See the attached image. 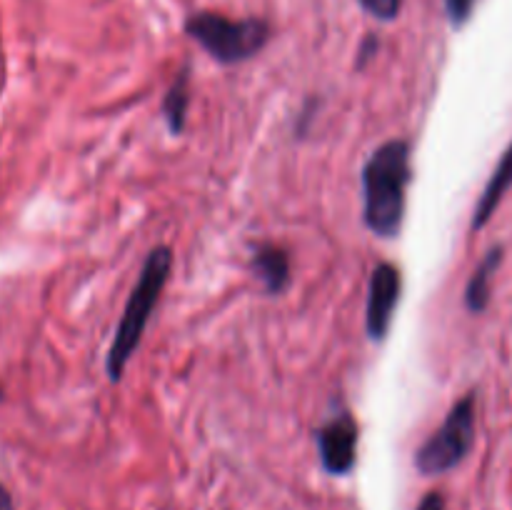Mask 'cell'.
Segmentation results:
<instances>
[{"label": "cell", "mask_w": 512, "mask_h": 510, "mask_svg": "<svg viewBox=\"0 0 512 510\" xmlns=\"http://www.w3.org/2000/svg\"><path fill=\"white\" fill-rule=\"evenodd\" d=\"M510 188H512V143L503 153L500 163L495 165L493 175H490L488 185H485L483 195H480L478 205H475L473 223H470V230H473V233L490 223V218H493L495 210H498V205L503 203V198L508 195Z\"/></svg>", "instance_id": "cell-7"}, {"label": "cell", "mask_w": 512, "mask_h": 510, "mask_svg": "<svg viewBox=\"0 0 512 510\" xmlns=\"http://www.w3.org/2000/svg\"><path fill=\"white\" fill-rule=\"evenodd\" d=\"M188 105H190V78H188V70H180L178 78L173 80V85H170L168 93H165L163 105H160L165 123H168L170 133L173 135L183 133Z\"/></svg>", "instance_id": "cell-10"}, {"label": "cell", "mask_w": 512, "mask_h": 510, "mask_svg": "<svg viewBox=\"0 0 512 510\" xmlns=\"http://www.w3.org/2000/svg\"><path fill=\"white\" fill-rule=\"evenodd\" d=\"M400 288L403 278L393 263H380L373 270L368 290V310H365V328H368L370 340L380 343L388 335L390 323H393L395 305L400 300Z\"/></svg>", "instance_id": "cell-6"}, {"label": "cell", "mask_w": 512, "mask_h": 510, "mask_svg": "<svg viewBox=\"0 0 512 510\" xmlns=\"http://www.w3.org/2000/svg\"><path fill=\"white\" fill-rule=\"evenodd\" d=\"M253 273L270 295H280L290 283V258L280 245L260 243L253 250Z\"/></svg>", "instance_id": "cell-8"}, {"label": "cell", "mask_w": 512, "mask_h": 510, "mask_svg": "<svg viewBox=\"0 0 512 510\" xmlns=\"http://www.w3.org/2000/svg\"><path fill=\"white\" fill-rule=\"evenodd\" d=\"M410 180L408 140L393 138L373 150L363 168V220L378 238L400 235Z\"/></svg>", "instance_id": "cell-1"}, {"label": "cell", "mask_w": 512, "mask_h": 510, "mask_svg": "<svg viewBox=\"0 0 512 510\" xmlns=\"http://www.w3.org/2000/svg\"><path fill=\"white\" fill-rule=\"evenodd\" d=\"M365 13H370L378 20H395L400 13V5L403 0H360Z\"/></svg>", "instance_id": "cell-11"}, {"label": "cell", "mask_w": 512, "mask_h": 510, "mask_svg": "<svg viewBox=\"0 0 512 510\" xmlns=\"http://www.w3.org/2000/svg\"><path fill=\"white\" fill-rule=\"evenodd\" d=\"M375 50H378V40L375 38H368L363 43V48H360V58H358V68H363L365 65V60H370L373 58V53Z\"/></svg>", "instance_id": "cell-14"}, {"label": "cell", "mask_w": 512, "mask_h": 510, "mask_svg": "<svg viewBox=\"0 0 512 510\" xmlns=\"http://www.w3.org/2000/svg\"><path fill=\"white\" fill-rule=\"evenodd\" d=\"M475 443V395L460 398L443 425L415 453V468L423 475H443L465 460Z\"/></svg>", "instance_id": "cell-4"}, {"label": "cell", "mask_w": 512, "mask_h": 510, "mask_svg": "<svg viewBox=\"0 0 512 510\" xmlns=\"http://www.w3.org/2000/svg\"><path fill=\"white\" fill-rule=\"evenodd\" d=\"M170 265H173V253L168 245H158L148 253L143 268H140L138 283H135L133 293H130L128 303H125L123 318H120L118 328H115L113 343H110L108 360H105V370H108L110 380L118 383L125 373V365L133 358L135 348L143 340L145 328L150 323L155 305H158L160 295H163L165 283H168Z\"/></svg>", "instance_id": "cell-2"}, {"label": "cell", "mask_w": 512, "mask_h": 510, "mask_svg": "<svg viewBox=\"0 0 512 510\" xmlns=\"http://www.w3.org/2000/svg\"><path fill=\"white\" fill-rule=\"evenodd\" d=\"M0 510H13V500H10V493L3 485H0Z\"/></svg>", "instance_id": "cell-15"}, {"label": "cell", "mask_w": 512, "mask_h": 510, "mask_svg": "<svg viewBox=\"0 0 512 510\" xmlns=\"http://www.w3.org/2000/svg\"><path fill=\"white\" fill-rule=\"evenodd\" d=\"M185 30L205 53H210L223 65L250 60L270 40V25L265 20H233L220 13H208V10L190 15L185 20Z\"/></svg>", "instance_id": "cell-3"}, {"label": "cell", "mask_w": 512, "mask_h": 510, "mask_svg": "<svg viewBox=\"0 0 512 510\" xmlns=\"http://www.w3.org/2000/svg\"><path fill=\"white\" fill-rule=\"evenodd\" d=\"M320 465L330 475H345L355 468L358 460V423L348 410L330 418L318 430Z\"/></svg>", "instance_id": "cell-5"}, {"label": "cell", "mask_w": 512, "mask_h": 510, "mask_svg": "<svg viewBox=\"0 0 512 510\" xmlns=\"http://www.w3.org/2000/svg\"><path fill=\"white\" fill-rule=\"evenodd\" d=\"M418 510H448V508H445L443 493H438V490H433V493L425 495V498L420 500Z\"/></svg>", "instance_id": "cell-13"}, {"label": "cell", "mask_w": 512, "mask_h": 510, "mask_svg": "<svg viewBox=\"0 0 512 510\" xmlns=\"http://www.w3.org/2000/svg\"><path fill=\"white\" fill-rule=\"evenodd\" d=\"M500 263H503V248L495 245L485 253V258L480 260V265L475 268L473 278H470L468 288H465V308L470 313H483L490 303V288H493V275L498 273Z\"/></svg>", "instance_id": "cell-9"}, {"label": "cell", "mask_w": 512, "mask_h": 510, "mask_svg": "<svg viewBox=\"0 0 512 510\" xmlns=\"http://www.w3.org/2000/svg\"><path fill=\"white\" fill-rule=\"evenodd\" d=\"M475 0H445V10H448V18L453 23V28H460L465 25V20L473 13Z\"/></svg>", "instance_id": "cell-12"}]
</instances>
